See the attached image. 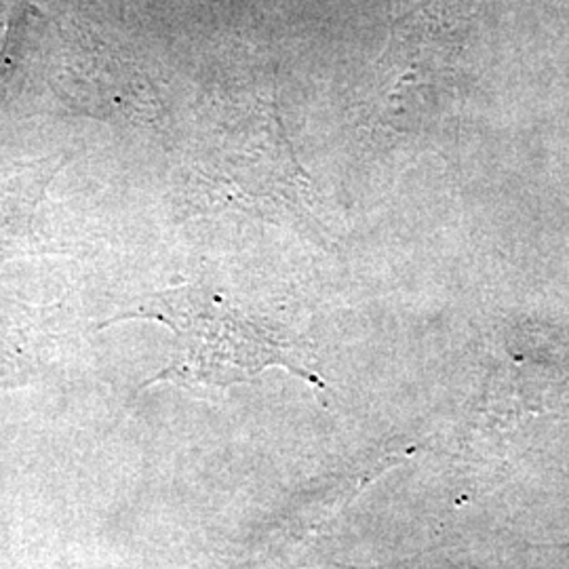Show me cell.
I'll return each instance as SVG.
<instances>
[{"label": "cell", "mask_w": 569, "mask_h": 569, "mask_svg": "<svg viewBox=\"0 0 569 569\" xmlns=\"http://www.w3.org/2000/svg\"><path fill=\"white\" fill-rule=\"evenodd\" d=\"M142 312L163 321L178 336V355L154 382L226 387L251 380L266 367L281 366L306 382L326 388L289 340L203 289L167 291L152 298Z\"/></svg>", "instance_id": "cell-1"}]
</instances>
